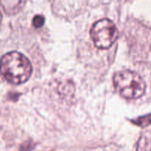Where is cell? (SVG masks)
Listing matches in <instances>:
<instances>
[{
	"instance_id": "cell-1",
	"label": "cell",
	"mask_w": 151,
	"mask_h": 151,
	"mask_svg": "<svg viewBox=\"0 0 151 151\" xmlns=\"http://www.w3.org/2000/svg\"><path fill=\"white\" fill-rule=\"evenodd\" d=\"M32 72V67L29 60L19 52H7L0 59V73L10 83H24L28 81Z\"/></svg>"
},
{
	"instance_id": "cell-2",
	"label": "cell",
	"mask_w": 151,
	"mask_h": 151,
	"mask_svg": "<svg viewBox=\"0 0 151 151\" xmlns=\"http://www.w3.org/2000/svg\"><path fill=\"white\" fill-rule=\"evenodd\" d=\"M114 86L124 98L134 100L141 97L145 92L146 84L137 72L123 70L114 74Z\"/></svg>"
},
{
	"instance_id": "cell-3",
	"label": "cell",
	"mask_w": 151,
	"mask_h": 151,
	"mask_svg": "<svg viewBox=\"0 0 151 151\" xmlns=\"http://www.w3.org/2000/svg\"><path fill=\"white\" fill-rule=\"evenodd\" d=\"M91 39L97 48L108 49L111 47L119 36V31L115 24L109 19L97 21L90 31Z\"/></svg>"
},
{
	"instance_id": "cell-4",
	"label": "cell",
	"mask_w": 151,
	"mask_h": 151,
	"mask_svg": "<svg viewBox=\"0 0 151 151\" xmlns=\"http://www.w3.org/2000/svg\"><path fill=\"white\" fill-rule=\"evenodd\" d=\"M137 151H151V139L148 136H142L138 142Z\"/></svg>"
},
{
	"instance_id": "cell-5",
	"label": "cell",
	"mask_w": 151,
	"mask_h": 151,
	"mask_svg": "<svg viewBox=\"0 0 151 151\" xmlns=\"http://www.w3.org/2000/svg\"><path fill=\"white\" fill-rule=\"evenodd\" d=\"M135 125H138V126L142 127V128H145V127L148 126L149 125L151 124V114H150L145 115V116H139V117L137 118L136 119L132 120Z\"/></svg>"
},
{
	"instance_id": "cell-6",
	"label": "cell",
	"mask_w": 151,
	"mask_h": 151,
	"mask_svg": "<svg viewBox=\"0 0 151 151\" xmlns=\"http://www.w3.org/2000/svg\"><path fill=\"white\" fill-rule=\"evenodd\" d=\"M44 22H45V19L41 15H36L34 16L33 19H32V24L35 27L40 28L44 25Z\"/></svg>"
},
{
	"instance_id": "cell-7",
	"label": "cell",
	"mask_w": 151,
	"mask_h": 151,
	"mask_svg": "<svg viewBox=\"0 0 151 151\" xmlns=\"http://www.w3.org/2000/svg\"><path fill=\"white\" fill-rule=\"evenodd\" d=\"M1 19H2V16H1V13H0V22H1Z\"/></svg>"
}]
</instances>
